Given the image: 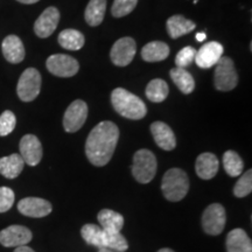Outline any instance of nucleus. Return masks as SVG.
Segmentation results:
<instances>
[{"mask_svg": "<svg viewBox=\"0 0 252 252\" xmlns=\"http://www.w3.org/2000/svg\"><path fill=\"white\" fill-rule=\"evenodd\" d=\"M25 166L24 159L20 154H11L0 158V174L7 179H15L20 175Z\"/></svg>", "mask_w": 252, "mask_h": 252, "instance_id": "obj_20", "label": "nucleus"}, {"mask_svg": "<svg viewBox=\"0 0 252 252\" xmlns=\"http://www.w3.org/2000/svg\"><path fill=\"white\" fill-rule=\"evenodd\" d=\"M84 35L76 30H64L59 35L60 46L68 50H80L84 46Z\"/></svg>", "mask_w": 252, "mask_h": 252, "instance_id": "obj_26", "label": "nucleus"}, {"mask_svg": "<svg viewBox=\"0 0 252 252\" xmlns=\"http://www.w3.org/2000/svg\"><path fill=\"white\" fill-rule=\"evenodd\" d=\"M219 159L213 153H202L197 157L195 162V171L202 180H212L219 172Z\"/></svg>", "mask_w": 252, "mask_h": 252, "instance_id": "obj_18", "label": "nucleus"}, {"mask_svg": "<svg viewBox=\"0 0 252 252\" xmlns=\"http://www.w3.org/2000/svg\"><path fill=\"white\" fill-rule=\"evenodd\" d=\"M42 145L36 135L26 134L20 140V156L25 163L36 166L42 159Z\"/></svg>", "mask_w": 252, "mask_h": 252, "instance_id": "obj_14", "label": "nucleus"}, {"mask_svg": "<svg viewBox=\"0 0 252 252\" xmlns=\"http://www.w3.org/2000/svg\"><path fill=\"white\" fill-rule=\"evenodd\" d=\"M113 109L124 118L139 121L147 113V108L139 97L123 88H117L111 94Z\"/></svg>", "mask_w": 252, "mask_h": 252, "instance_id": "obj_2", "label": "nucleus"}, {"mask_svg": "<svg viewBox=\"0 0 252 252\" xmlns=\"http://www.w3.org/2000/svg\"><path fill=\"white\" fill-rule=\"evenodd\" d=\"M135 52H137L135 41L132 37L125 36L116 41L110 52V58L115 65L126 67L132 62Z\"/></svg>", "mask_w": 252, "mask_h": 252, "instance_id": "obj_10", "label": "nucleus"}, {"mask_svg": "<svg viewBox=\"0 0 252 252\" xmlns=\"http://www.w3.org/2000/svg\"><path fill=\"white\" fill-rule=\"evenodd\" d=\"M158 252H174V251L171 250V249H160Z\"/></svg>", "mask_w": 252, "mask_h": 252, "instance_id": "obj_39", "label": "nucleus"}, {"mask_svg": "<svg viewBox=\"0 0 252 252\" xmlns=\"http://www.w3.org/2000/svg\"><path fill=\"white\" fill-rule=\"evenodd\" d=\"M171 78L175 83V86L179 88V90L182 94H191L195 89V81L191 74L189 71L186 70L185 68H174L172 69L171 72Z\"/></svg>", "mask_w": 252, "mask_h": 252, "instance_id": "obj_25", "label": "nucleus"}, {"mask_svg": "<svg viewBox=\"0 0 252 252\" xmlns=\"http://www.w3.org/2000/svg\"><path fill=\"white\" fill-rule=\"evenodd\" d=\"M88 117V105L84 100L76 99L74 100L68 109L65 110L64 116H63V127L68 133H74L77 132Z\"/></svg>", "mask_w": 252, "mask_h": 252, "instance_id": "obj_8", "label": "nucleus"}, {"mask_svg": "<svg viewBox=\"0 0 252 252\" xmlns=\"http://www.w3.org/2000/svg\"><path fill=\"white\" fill-rule=\"evenodd\" d=\"M81 235L82 238L89 245H94L98 249L103 248L104 230L99 225L93 224V223L84 224L81 229Z\"/></svg>", "mask_w": 252, "mask_h": 252, "instance_id": "obj_29", "label": "nucleus"}, {"mask_svg": "<svg viewBox=\"0 0 252 252\" xmlns=\"http://www.w3.org/2000/svg\"><path fill=\"white\" fill-rule=\"evenodd\" d=\"M98 252H115V251L109 250V249H105V248H102V249H99Z\"/></svg>", "mask_w": 252, "mask_h": 252, "instance_id": "obj_40", "label": "nucleus"}, {"mask_svg": "<svg viewBox=\"0 0 252 252\" xmlns=\"http://www.w3.org/2000/svg\"><path fill=\"white\" fill-rule=\"evenodd\" d=\"M226 213L224 207L220 203H213L206 208L202 215V228L206 234L217 236L224 230Z\"/></svg>", "mask_w": 252, "mask_h": 252, "instance_id": "obj_7", "label": "nucleus"}, {"mask_svg": "<svg viewBox=\"0 0 252 252\" xmlns=\"http://www.w3.org/2000/svg\"><path fill=\"white\" fill-rule=\"evenodd\" d=\"M14 191L8 187H0V213H6L14 203Z\"/></svg>", "mask_w": 252, "mask_h": 252, "instance_id": "obj_35", "label": "nucleus"}, {"mask_svg": "<svg viewBox=\"0 0 252 252\" xmlns=\"http://www.w3.org/2000/svg\"><path fill=\"white\" fill-rule=\"evenodd\" d=\"M138 4V0H115L111 13L115 18H123L130 14Z\"/></svg>", "mask_w": 252, "mask_h": 252, "instance_id": "obj_32", "label": "nucleus"}, {"mask_svg": "<svg viewBox=\"0 0 252 252\" xmlns=\"http://www.w3.org/2000/svg\"><path fill=\"white\" fill-rule=\"evenodd\" d=\"M17 125L15 115L9 110H6L0 116V137H5L12 133Z\"/></svg>", "mask_w": 252, "mask_h": 252, "instance_id": "obj_33", "label": "nucleus"}, {"mask_svg": "<svg viewBox=\"0 0 252 252\" xmlns=\"http://www.w3.org/2000/svg\"><path fill=\"white\" fill-rule=\"evenodd\" d=\"M106 11V0H90L86 8V21L91 27L103 23Z\"/></svg>", "mask_w": 252, "mask_h": 252, "instance_id": "obj_24", "label": "nucleus"}, {"mask_svg": "<svg viewBox=\"0 0 252 252\" xmlns=\"http://www.w3.org/2000/svg\"><path fill=\"white\" fill-rule=\"evenodd\" d=\"M196 50L193 47H185L178 53L175 58V64L178 68H186L195 60Z\"/></svg>", "mask_w": 252, "mask_h": 252, "instance_id": "obj_34", "label": "nucleus"}, {"mask_svg": "<svg viewBox=\"0 0 252 252\" xmlns=\"http://www.w3.org/2000/svg\"><path fill=\"white\" fill-rule=\"evenodd\" d=\"M33 238V234L24 225H11L0 231V244L6 248H18L27 245Z\"/></svg>", "mask_w": 252, "mask_h": 252, "instance_id": "obj_11", "label": "nucleus"}, {"mask_svg": "<svg viewBox=\"0 0 252 252\" xmlns=\"http://www.w3.org/2000/svg\"><path fill=\"white\" fill-rule=\"evenodd\" d=\"M151 132L158 146L163 151H172L176 147L174 132L166 123L154 122L151 125Z\"/></svg>", "mask_w": 252, "mask_h": 252, "instance_id": "obj_16", "label": "nucleus"}, {"mask_svg": "<svg viewBox=\"0 0 252 252\" xmlns=\"http://www.w3.org/2000/svg\"><path fill=\"white\" fill-rule=\"evenodd\" d=\"M169 47L161 41H152L141 49V58L146 62H160L168 58Z\"/></svg>", "mask_w": 252, "mask_h": 252, "instance_id": "obj_22", "label": "nucleus"}, {"mask_svg": "<svg viewBox=\"0 0 252 252\" xmlns=\"http://www.w3.org/2000/svg\"><path fill=\"white\" fill-rule=\"evenodd\" d=\"M161 189L163 196L172 202H178L185 198L189 190V178L180 168H171L162 178Z\"/></svg>", "mask_w": 252, "mask_h": 252, "instance_id": "obj_3", "label": "nucleus"}, {"mask_svg": "<svg viewBox=\"0 0 252 252\" xmlns=\"http://www.w3.org/2000/svg\"><path fill=\"white\" fill-rule=\"evenodd\" d=\"M14 252H35V251H34L33 249H31L30 247H27V245H23V247L15 248Z\"/></svg>", "mask_w": 252, "mask_h": 252, "instance_id": "obj_36", "label": "nucleus"}, {"mask_svg": "<svg viewBox=\"0 0 252 252\" xmlns=\"http://www.w3.org/2000/svg\"><path fill=\"white\" fill-rule=\"evenodd\" d=\"M223 55V46L216 41L208 42L201 47L195 55V62L200 68L208 69L217 64Z\"/></svg>", "mask_w": 252, "mask_h": 252, "instance_id": "obj_15", "label": "nucleus"}, {"mask_svg": "<svg viewBox=\"0 0 252 252\" xmlns=\"http://www.w3.org/2000/svg\"><path fill=\"white\" fill-rule=\"evenodd\" d=\"M157 159L149 150H139L133 156L132 174L140 184H149L157 173Z\"/></svg>", "mask_w": 252, "mask_h": 252, "instance_id": "obj_4", "label": "nucleus"}, {"mask_svg": "<svg viewBox=\"0 0 252 252\" xmlns=\"http://www.w3.org/2000/svg\"><path fill=\"white\" fill-rule=\"evenodd\" d=\"M46 65L50 74L59 77L75 76L80 69L77 60L65 54H54L49 56Z\"/></svg>", "mask_w": 252, "mask_h": 252, "instance_id": "obj_9", "label": "nucleus"}, {"mask_svg": "<svg viewBox=\"0 0 252 252\" xmlns=\"http://www.w3.org/2000/svg\"><path fill=\"white\" fill-rule=\"evenodd\" d=\"M1 50L6 61L13 63V64L23 62L25 55H26L23 41L17 35L6 36L2 41Z\"/></svg>", "mask_w": 252, "mask_h": 252, "instance_id": "obj_17", "label": "nucleus"}, {"mask_svg": "<svg viewBox=\"0 0 252 252\" xmlns=\"http://www.w3.org/2000/svg\"><path fill=\"white\" fill-rule=\"evenodd\" d=\"M18 210L25 216L40 219L48 216L52 213L53 207L45 198L25 197L18 203Z\"/></svg>", "mask_w": 252, "mask_h": 252, "instance_id": "obj_13", "label": "nucleus"}, {"mask_svg": "<svg viewBox=\"0 0 252 252\" xmlns=\"http://www.w3.org/2000/svg\"><path fill=\"white\" fill-rule=\"evenodd\" d=\"M196 40L200 41V42H201V41H204V40H206V34H204V33H197L196 34Z\"/></svg>", "mask_w": 252, "mask_h": 252, "instance_id": "obj_38", "label": "nucleus"}, {"mask_svg": "<svg viewBox=\"0 0 252 252\" xmlns=\"http://www.w3.org/2000/svg\"><path fill=\"white\" fill-rule=\"evenodd\" d=\"M215 88L220 91H230L238 84V74L236 71L234 61L226 56H222L217 62L215 69Z\"/></svg>", "mask_w": 252, "mask_h": 252, "instance_id": "obj_5", "label": "nucleus"}, {"mask_svg": "<svg viewBox=\"0 0 252 252\" xmlns=\"http://www.w3.org/2000/svg\"><path fill=\"white\" fill-rule=\"evenodd\" d=\"M252 191V171L249 169L241 178L234 187V194L236 197H245Z\"/></svg>", "mask_w": 252, "mask_h": 252, "instance_id": "obj_31", "label": "nucleus"}, {"mask_svg": "<svg viewBox=\"0 0 252 252\" xmlns=\"http://www.w3.org/2000/svg\"><path fill=\"white\" fill-rule=\"evenodd\" d=\"M228 252H252V242L243 229H234L226 236Z\"/></svg>", "mask_w": 252, "mask_h": 252, "instance_id": "obj_19", "label": "nucleus"}, {"mask_svg": "<svg viewBox=\"0 0 252 252\" xmlns=\"http://www.w3.org/2000/svg\"><path fill=\"white\" fill-rule=\"evenodd\" d=\"M167 32L172 39H178L182 35L190 33L195 30L196 25L191 20H188L182 15H173L167 20Z\"/></svg>", "mask_w": 252, "mask_h": 252, "instance_id": "obj_21", "label": "nucleus"}, {"mask_svg": "<svg viewBox=\"0 0 252 252\" xmlns=\"http://www.w3.org/2000/svg\"><path fill=\"white\" fill-rule=\"evenodd\" d=\"M103 248L109 249V250L112 251L125 252L128 249V243L124 236L121 234V231H108V230H104Z\"/></svg>", "mask_w": 252, "mask_h": 252, "instance_id": "obj_28", "label": "nucleus"}, {"mask_svg": "<svg viewBox=\"0 0 252 252\" xmlns=\"http://www.w3.org/2000/svg\"><path fill=\"white\" fill-rule=\"evenodd\" d=\"M169 88L163 80L156 78L152 80L146 87V97L153 103H161L167 98Z\"/></svg>", "mask_w": 252, "mask_h": 252, "instance_id": "obj_27", "label": "nucleus"}, {"mask_svg": "<svg viewBox=\"0 0 252 252\" xmlns=\"http://www.w3.org/2000/svg\"><path fill=\"white\" fill-rule=\"evenodd\" d=\"M41 90V75L35 68H28L19 78L17 93L23 102H32L39 96Z\"/></svg>", "mask_w": 252, "mask_h": 252, "instance_id": "obj_6", "label": "nucleus"}, {"mask_svg": "<svg viewBox=\"0 0 252 252\" xmlns=\"http://www.w3.org/2000/svg\"><path fill=\"white\" fill-rule=\"evenodd\" d=\"M119 130L115 123L100 122L91 130L86 143V154L89 161L97 167L108 165L115 153Z\"/></svg>", "mask_w": 252, "mask_h": 252, "instance_id": "obj_1", "label": "nucleus"}, {"mask_svg": "<svg viewBox=\"0 0 252 252\" xmlns=\"http://www.w3.org/2000/svg\"><path fill=\"white\" fill-rule=\"evenodd\" d=\"M97 220H98L100 228L108 231H121L124 226V217L111 209L100 210L97 215Z\"/></svg>", "mask_w": 252, "mask_h": 252, "instance_id": "obj_23", "label": "nucleus"}, {"mask_svg": "<svg viewBox=\"0 0 252 252\" xmlns=\"http://www.w3.org/2000/svg\"><path fill=\"white\" fill-rule=\"evenodd\" d=\"M223 167L225 172L232 178H237L242 174L244 168V162L241 159V157L234 151H226L223 154Z\"/></svg>", "mask_w": 252, "mask_h": 252, "instance_id": "obj_30", "label": "nucleus"}, {"mask_svg": "<svg viewBox=\"0 0 252 252\" xmlns=\"http://www.w3.org/2000/svg\"><path fill=\"white\" fill-rule=\"evenodd\" d=\"M19 2L21 4H26V5H31V4H35V2L40 1V0H18Z\"/></svg>", "mask_w": 252, "mask_h": 252, "instance_id": "obj_37", "label": "nucleus"}, {"mask_svg": "<svg viewBox=\"0 0 252 252\" xmlns=\"http://www.w3.org/2000/svg\"><path fill=\"white\" fill-rule=\"evenodd\" d=\"M60 21V12L59 9L50 6L42 12V14L36 19L35 24H34V32H35L36 36L41 39H46L54 33L56 27H58Z\"/></svg>", "mask_w": 252, "mask_h": 252, "instance_id": "obj_12", "label": "nucleus"}]
</instances>
